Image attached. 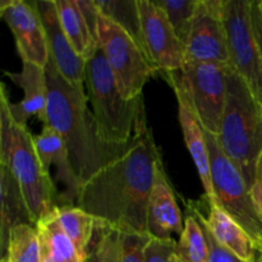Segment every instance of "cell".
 Here are the masks:
<instances>
[{
    "label": "cell",
    "instance_id": "1",
    "mask_svg": "<svg viewBox=\"0 0 262 262\" xmlns=\"http://www.w3.org/2000/svg\"><path fill=\"white\" fill-rule=\"evenodd\" d=\"M161 163L152 129L146 124L117 159L81 187L76 205L99 224L148 235V201Z\"/></svg>",
    "mask_w": 262,
    "mask_h": 262
},
{
    "label": "cell",
    "instance_id": "2",
    "mask_svg": "<svg viewBox=\"0 0 262 262\" xmlns=\"http://www.w3.org/2000/svg\"><path fill=\"white\" fill-rule=\"evenodd\" d=\"M48 79V107L43 125H50L68 147L73 170L81 186L127 146L107 145L101 138L84 91L69 84L49 58L45 67Z\"/></svg>",
    "mask_w": 262,
    "mask_h": 262
},
{
    "label": "cell",
    "instance_id": "3",
    "mask_svg": "<svg viewBox=\"0 0 262 262\" xmlns=\"http://www.w3.org/2000/svg\"><path fill=\"white\" fill-rule=\"evenodd\" d=\"M9 95L4 84L0 90V163L12 171L19 184L33 223L53 212L59 205L60 193L50 174L38 159L33 136L28 127L13 119Z\"/></svg>",
    "mask_w": 262,
    "mask_h": 262
},
{
    "label": "cell",
    "instance_id": "4",
    "mask_svg": "<svg viewBox=\"0 0 262 262\" xmlns=\"http://www.w3.org/2000/svg\"><path fill=\"white\" fill-rule=\"evenodd\" d=\"M216 138L253 193L258 161L262 156V105L233 68L228 73L227 104L222 132Z\"/></svg>",
    "mask_w": 262,
    "mask_h": 262
},
{
    "label": "cell",
    "instance_id": "5",
    "mask_svg": "<svg viewBox=\"0 0 262 262\" xmlns=\"http://www.w3.org/2000/svg\"><path fill=\"white\" fill-rule=\"evenodd\" d=\"M84 86L102 140L112 146L129 145L147 124L143 96L132 101L123 97L100 46L86 63Z\"/></svg>",
    "mask_w": 262,
    "mask_h": 262
},
{
    "label": "cell",
    "instance_id": "6",
    "mask_svg": "<svg viewBox=\"0 0 262 262\" xmlns=\"http://www.w3.org/2000/svg\"><path fill=\"white\" fill-rule=\"evenodd\" d=\"M232 66L184 63L182 69L164 76L179 90L206 133L219 137L227 104V79Z\"/></svg>",
    "mask_w": 262,
    "mask_h": 262
},
{
    "label": "cell",
    "instance_id": "7",
    "mask_svg": "<svg viewBox=\"0 0 262 262\" xmlns=\"http://www.w3.org/2000/svg\"><path fill=\"white\" fill-rule=\"evenodd\" d=\"M210 156L214 201L255 241L262 252V214L245 177L225 155L215 136L205 132Z\"/></svg>",
    "mask_w": 262,
    "mask_h": 262
},
{
    "label": "cell",
    "instance_id": "8",
    "mask_svg": "<svg viewBox=\"0 0 262 262\" xmlns=\"http://www.w3.org/2000/svg\"><path fill=\"white\" fill-rule=\"evenodd\" d=\"M99 46L101 48L123 97L128 101L143 96V87L159 73L142 49L124 30L100 13Z\"/></svg>",
    "mask_w": 262,
    "mask_h": 262
},
{
    "label": "cell",
    "instance_id": "9",
    "mask_svg": "<svg viewBox=\"0 0 262 262\" xmlns=\"http://www.w3.org/2000/svg\"><path fill=\"white\" fill-rule=\"evenodd\" d=\"M223 22L232 68L262 105V60L252 23V0H224Z\"/></svg>",
    "mask_w": 262,
    "mask_h": 262
},
{
    "label": "cell",
    "instance_id": "10",
    "mask_svg": "<svg viewBox=\"0 0 262 262\" xmlns=\"http://www.w3.org/2000/svg\"><path fill=\"white\" fill-rule=\"evenodd\" d=\"M224 0H200L186 45L184 63L229 64L227 33L223 22Z\"/></svg>",
    "mask_w": 262,
    "mask_h": 262
},
{
    "label": "cell",
    "instance_id": "11",
    "mask_svg": "<svg viewBox=\"0 0 262 262\" xmlns=\"http://www.w3.org/2000/svg\"><path fill=\"white\" fill-rule=\"evenodd\" d=\"M146 54L159 73H171L184 66L186 46L174 32L163 9L152 0H138Z\"/></svg>",
    "mask_w": 262,
    "mask_h": 262
},
{
    "label": "cell",
    "instance_id": "12",
    "mask_svg": "<svg viewBox=\"0 0 262 262\" xmlns=\"http://www.w3.org/2000/svg\"><path fill=\"white\" fill-rule=\"evenodd\" d=\"M0 17L14 36L22 63H33L45 68L50 55L36 0H2Z\"/></svg>",
    "mask_w": 262,
    "mask_h": 262
},
{
    "label": "cell",
    "instance_id": "13",
    "mask_svg": "<svg viewBox=\"0 0 262 262\" xmlns=\"http://www.w3.org/2000/svg\"><path fill=\"white\" fill-rule=\"evenodd\" d=\"M187 211L200 220L216 242L245 262H253L262 255L251 235L206 194L187 202Z\"/></svg>",
    "mask_w": 262,
    "mask_h": 262
},
{
    "label": "cell",
    "instance_id": "14",
    "mask_svg": "<svg viewBox=\"0 0 262 262\" xmlns=\"http://www.w3.org/2000/svg\"><path fill=\"white\" fill-rule=\"evenodd\" d=\"M36 8L45 28L50 59L69 84L84 91L86 61L77 55L67 38L59 20L55 0H36Z\"/></svg>",
    "mask_w": 262,
    "mask_h": 262
},
{
    "label": "cell",
    "instance_id": "15",
    "mask_svg": "<svg viewBox=\"0 0 262 262\" xmlns=\"http://www.w3.org/2000/svg\"><path fill=\"white\" fill-rule=\"evenodd\" d=\"M33 142L41 165L46 173L50 174V166H55L56 179L64 186L59 196L58 206L76 205L82 186L73 170L68 147L63 138L50 125H43L40 135L33 136Z\"/></svg>",
    "mask_w": 262,
    "mask_h": 262
},
{
    "label": "cell",
    "instance_id": "16",
    "mask_svg": "<svg viewBox=\"0 0 262 262\" xmlns=\"http://www.w3.org/2000/svg\"><path fill=\"white\" fill-rule=\"evenodd\" d=\"M182 212L161 163L156 173L147 209V232L152 238L168 239L183 233Z\"/></svg>",
    "mask_w": 262,
    "mask_h": 262
},
{
    "label": "cell",
    "instance_id": "17",
    "mask_svg": "<svg viewBox=\"0 0 262 262\" xmlns=\"http://www.w3.org/2000/svg\"><path fill=\"white\" fill-rule=\"evenodd\" d=\"M5 76L25 91V96L18 104L9 101V109L15 123L27 127L28 119L32 117L45 123L48 107V79L45 68L25 61L22 63V71L18 73L5 72Z\"/></svg>",
    "mask_w": 262,
    "mask_h": 262
},
{
    "label": "cell",
    "instance_id": "18",
    "mask_svg": "<svg viewBox=\"0 0 262 262\" xmlns=\"http://www.w3.org/2000/svg\"><path fill=\"white\" fill-rule=\"evenodd\" d=\"M174 94L178 101V118L181 124L182 133H183L184 141H186L187 148L192 156L194 165H196L197 173H199L201 183L204 186L205 194L209 199L214 200V189H212L211 182V169H210V156L209 148H207L205 130L197 120L196 115L193 114L189 107L186 97L183 96L179 90H174Z\"/></svg>",
    "mask_w": 262,
    "mask_h": 262
},
{
    "label": "cell",
    "instance_id": "19",
    "mask_svg": "<svg viewBox=\"0 0 262 262\" xmlns=\"http://www.w3.org/2000/svg\"><path fill=\"white\" fill-rule=\"evenodd\" d=\"M0 192H2V211H0V251L2 258L5 256L9 234L13 228L19 224L35 225L27 204L20 191L19 184L8 166L0 163Z\"/></svg>",
    "mask_w": 262,
    "mask_h": 262
},
{
    "label": "cell",
    "instance_id": "20",
    "mask_svg": "<svg viewBox=\"0 0 262 262\" xmlns=\"http://www.w3.org/2000/svg\"><path fill=\"white\" fill-rule=\"evenodd\" d=\"M41 248V262H89L77 251L61 229L54 210L36 224Z\"/></svg>",
    "mask_w": 262,
    "mask_h": 262
},
{
    "label": "cell",
    "instance_id": "21",
    "mask_svg": "<svg viewBox=\"0 0 262 262\" xmlns=\"http://www.w3.org/2000/svg\"><path fill=\"white\" fill-rule=\"evenodd\" d=\"M58 17L67 38L79 58L89 61L96 54L99 43L79 9L78 0H55Z\"/></svg>",
    "mask_w": 262,
    "mask_h": 262
},
{
    "label": "cell",
    "instance_id": "22",
    "mask_svg": "<svg viewBox=\"0 0 262 262\" xmlns=\"http://www.w3.org/2000/svg\"><path fill=\"white\" fill-rule=\"evenodd\" d=\"M56 217L67 237L84 257L89 258L90 245L96 230L97 222L92 215L77 205H64L55 209Z\"/></svg>",
    "mask_w": 262,
    "mask_h": 262
},
{
    "label": "cell",
    "instance_id": "23",
    "mask_svg": "<svg viewBox=\"0 0 262 262\" xmlns=\"http://www.w3.org/2000/svg\"><path fill=\"white\" fill-rule=\"evenodd\" d=\"M95 4L101 15L124 30L146 54L138 0H95Z\"/></svg>",
    "mask_w": 262,
    "mask_h": 262
},
{
    "label": "cell",
    "instance_id": "24",
    "mask_svg": "<svg viewBox=\"0 0 262 262\" xmlns=\"http://www.w3.org/2000/svg\"><path fill=\"white\" fill-rule=\"evenodd\" d=\"M177 253L181 262H209L210 248L200 220L187 211L183 233L179 235Z\"/></svg>",
    "mask_w": 262,
    "mask_h": 262
},
{
    "label": "cell",
    "instance_id": "25",
    "mask_svg": "<svg viewBox=\"0 0 262 262\" xmlns=\"http://www.w3.org/2000/svg\"><path fill=\"white\" fill-rule=\"evenodd\" d=\"M3 258L8 262H41L40 239L35 225L19 224L13 228Z\"/></svg>",
    "mask_w": 262,
    "mask_h": 262
},
{
    "label": "cell",
    "instance_id": "26",
    "mask_svg": "<svg viewBox=\"0 0 262 262\" xmlns=\"http://www.w3.org/2000/svg\"><path fill=\"white\" fill-rule=\"evenodd\" d=\"M165 13L181 42L187 45L200 0H152Z\"/></svg>",
    "mask_w": 262,
    "mask_h": 262
},
{
    "label": "cell",
    "instance_id": "27",
    "mask_svg": "<svg viewBox=\"0 0 262 262\" xmlns=\"http://www.w3.org/2000/svg\"><path fill=\"white\" fill-rule=\"evenodd\" d=\"M123 232L97 223L89 262H122Z\"/></svg>",
    "mask_w": 262,
    "mask_h": 262
},
{
    "label": "cell",
    "instance_id": "28",
    "mask_svg": "<svg viewBox=\"0 0 262 262\" xmlns=\"http://www.w3.org/2000/svg\"><path fill=\"white\" fill-rule=\"evenodd\" d=\"M177 246L178 242L174 238L160 239L150 237L143 250L145 262H181L177 253Z\"/></svg>",
    "mask_w": 262,
    "mask_h": 262
},
{
    "label": "cell",
    "instance_id": "29",
    "mask_svg": "<svg viewBox=\"0 0 262 262\" xmlns=\"http://www.w3.org/2000/svg\"><path fill=\"white\" fill-rule=\"evenodd\" d=\"M148 238V235L123 233L122 262H145L143 250Z\"/></svg>",
    "mask_w": 262,
    "mask_h": 262
},
{
    "label": "cell",
    "instance_id": "30",
    "mask_svg": "<svg viewBox=\"0 0 262 262\" xmlns=\"http://www.w3.org/2000/svg\"><path fill=\"white\" fill-rule=\"evenodd\" d=\"M202 227H204V225H202ZM204 230H205V234H206L207 242H209V248H210L209 262H245L241 260V258H238L235 255H233V253L230 252V251H228L227 248L220 246L219 243L216 242V239H215V238L207 232L205 227H204ZM253 262H262V255L257 258V260Z\"/></svg>",
    "mask_w": 262,
    "mask_h": 262
},
{
    "label": "cell",
    "instance_id": "31",
    "mask_svg": "<svg viewBox=\"0 0 262 262\" xmlns=\"http://www.w3.org/2000/svg\"><path fill=\"white\" fill-rule=\"evenodd\" d=\"M79 9L89 25L90 31L92 36L99 43V19H100V10L95 4V0H78Z\"/></svg>",
    "mask_w": 262,
    "mask_h": 262
},
{
    "label": "cell",
    "instance_id": "32",
    "mask_svg": "<svg viewBox=\"0 0 262 262\" xmlns=\"http://www.w3.org/2000/svg\"><path fill=\"white\" fill-rule=\"evenodd\" d=\"M252 23L262 60V9L258 0H252Z\"/></svg>",
    "mask_w": 262,
    "mask_h": 262
},
{
    "label": "cell",
    "instance_id": "33",
    "mask_svg": "<svg viewBox=\"0 0 262 262\" xmlns=\"http://www.w3.org/2000/svg\"><path fill=\"white\" fill-rule=\"evenodd\" d=\"M253 196H255L256 202L258 205V209H260L262 214V156L258 161L257 166V176H256V184L255 189H253Z\"/></svg>",
    "mask_w": 262,
    "mask_h": 262
},
{
    "label": "cell",
    "instance_id": "34",
    "mask_svg": "<svg viewBox=\"0 0 262 262\" xmlns=\"http://www.w3.org/2000/svg\"><path fill=\"white\" fill-rule=\"evenodd\" d=\"M0 262H8V260H7V258H2V260H0Z\"/></svg>",
    "mask_w": 262,
    "mask_h": 262
},
{
    "label": "cell",
    "instance_id": "35",
    "mask_svg": "<svg viewBox=\"0 0 262 262\" xmlns=\"http://www.w3.org/2000/svg\"><path fill=\"white\" fill-rule=\"evenodd\" d=\"M258 2H260V7H261V9H262V0H258Z\"/></svg>",
    "mask_w": 262,
    "mask_h": 262
}]
</instances>
